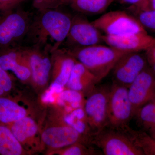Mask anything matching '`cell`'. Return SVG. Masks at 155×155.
I'll return each instance as SVG.
<instances>
[{"instance_id": "cell-6", "label": "cell", "mask_w": 155, "mask_h": 155, "mask_svg": "<svg viewBox=\"0 0 155 155\" xmlns=\"http://www.w3.org/2000/svg\"><path fill=\"white\" fill-rule=\"evenodd\" d=\"M110 90V87L105 85L96 86L87 94L84 110L92 137L107 127Z\"/></svg>"}, {"instance_id": "cell-23", "label": "cell", "mask_w": 155, "mask_h": 155, "mask_svg": "<svg viewBox=\"0 0 155 155\" xmlns=\"http://www.w3.org/2000/svg\"><path fill=\"white\" fill-rule=\"evenodd\" d=\"M70 113L64 118V122L72 126L79 133L92 138V135L84 109L77 108Z\"/></svg>"}, {"instance_id": "cell-24", "label": "cell", "mask_w": 155, "mask_h": 155, "mask_svg": "<svg viewBox=\"0 0 155 155\" xmlns=\"http://www.w3.org/2000/svg\"><path fill=\"white\" fill-rule=\"evenodd\" d=\"M128 12L137 18L147 32L155 34V10H141L130 7Z\"/></svg>"}, {"instance_id": "cell-15", "label": "cell", "mask_w": 155, "mask_h": 155, "mask_svg": "<svg viewBox=\"0 0 155 155\" xmlns=\"http://www.w3.org/2000/svg\"><path fill=\"white\" fill-rule=\"evenodd\" d=\"M104 43L116 50L126 52H144L155 45V37L148 32H139L121 36L103 35Z\"/></svg>"}, {"instance_id": "cell-30", "label": "cell", "mask_w": 155, "mask_h": 155, "mask_svg": "<svg viewBox=\"0 0 155 155\" xmlns=\"http://www.w3.org/2000/svg\"><path fill=\"white\" fill-rule=\"evenodd\" d=\"M24 0H0V11H4L14 9Z\"/></svg>"}, {"instance_id": "cell-8", "label": "cell", "mask_w": 155, "mask_h": 155, "mask_svg": "<svg viewBox=\"0 0 155 155\" xmlns=\"http://www.w3.org/2000/svg\"><path fill=\"white\" fill-rule=\"evenodd\" d=\"M103 35L82 14L72 16L69 34L64 41L68 49L85 47L104 42Z\"/></svg>"}, {"instance_id": "cell-17", "label": "cell", "mask_w": 155, "mask_h": 155, "mask_svg": "<svg viewBox=\"0 0 155 155\" xmlns=\"http://www.w3.org/2000/svg\"><path fill=\"white\" fill-rule=\"evenodd\" d=\"M97 84L94 75L77 61L66 86L69 89L88 94Z\"/></svg>"}, {"instance_id": "cell-34", "label": "cell", "mask_w": 155, "mask_h": 155, "mask_svg": "<svg viewBox=\"0 0 155 155\" xmlns=\"http://www.w3.org/2000/svg\"><path fill=\"white\" fill-rule=\"evenodd\" d=\"M147 132L149 134L153 137L155 138V126L151 128Z\"/></svg>"}, {"instance_id": "cell-7", "label": "cell", "mask_w": 155, "mask_h": 155, "mask_svg": "<svg viewBox=\"0 0 155 155\" xmlns=\"http://www.w3.org/2000/svg\"><path fill=\"white\" fill-rule=\"evenodd\" d=\"M92 144L105 155H144L122 131L107 128L93 136Z\"/></svg>"}, {"instance_id": "cell-21", "label": "cell", "mask_w": 155, "mask_h": 155, "mask_svg": "<svg viewBox=\"0 0 155 155\" xmlns=\"http://www.w3.org/2000/svg\"><path fill=\"white\" fill-rule=\"evenodd\" d=\"M123 133L132 140L144 155H155V138L144 130H134L129 127Z\"/></svg>"}, {"instance_id": "cell-28", "label": "cell", "mask_w": 155, "mask_h": 155, "mask_svg": "<svg viewBox=\"0 0 155 155\" xmlns=\"http://www.w3.org/2000/svg\"><path fill=\"white\" fill-rule=\"evenodd\" d=\"M68 0H33V7L38 11L46 9H58L67 5Z\"/></svg>"}, {"instance_id": "cell-33", "label": "cell", "mask_w": 155, "mask_h": 155, "mask_svg": "<svg viewBox=\"0 0 155 155\" xmlns=\"http://www.w3.org/2000/svg\"><path fill=\"white\" fill-rule=\"evenodd\" d=\"M134 8L141 9V10H144V9L155 10V0H146L145 2L139 8H135V7Z\"/></svg>"}, {"instance_id": "cell-3", "label": "cell", "mask_w": 155, "mask_h": 155, "mask_svg": "<svg viewBox=\"0 0 155 155\" xmlns=\"http://www.w3.org/2000/svg\"><path fill=\"white\" fill-rule=\"evenodd\" d=\"M13 9L0 14V50L17 46L30 28L32 19L29 13Z\"/></svg>"}, {"instance_id": "cell-22", "label": "cell", "mask_w": 155, "mask_h": 155, "mask_svg": "<svg viewBox=\"0 0 155 155\" xmlns=\"http://www.w3.org/2000/svg\"><path fill=\"white\" fill-rule=\"evenodd\" d=\"M134 118L144 131H147L155 126V94L139 110Z\"/></svg>"}, {"instance_id": "cell-11", "label": "cell", "mask_w": 155, "mask_h": 155, "mask_svg": "<svg viewBox=\"0 0 155 155\" xmlns=\"http://www.w3.org/2000/svg\"><path fill=\"white\" fill-rule=\"evenodd\" d=\"M22 48L29 62L31 81L38 87L46 86L51 74V53L37 46Z\"/></svg>"}, {"instance_id": "cell-26", "label": "cell", "mask_w": 155, "mask_h": 155, "mask_svg": "<svg viewBox=\"0 0 155 155\" xmlns=\"http://www.w3.org/2000/svg\"><path fill=\"white\" fill-rule=\"evenodd\" d=\"M81 93L72 90H66L60 93L58 99V104L59 105H65L66 103L71 104L72 109L80 108V103L82 100Z\"/></svg>"}, {"instance_id": "cell-32", "label": "cell", "mask_w": 155, "mask_h": 155, "mask_svg": "<svg viewBox=\"0 0 155 155\" xmlns=\"http://www.w3.org/2000/svg\"><path fill=\"white\" fill-rule=\"evenodd\" d=\"M55 94L53 91L48 89L45 92L42 97V100L45 103H53L55 101L54 94Z\"/></svg>"}, {"instance_id": "cell-5", "label": "cell", "mask_w": 155, "mask_h": 155, "mask_svg": "<svg viewBox=\"0 0 155 155\" xmlns=\"http://www.w3.org/2000/svg\"><path fill=\"white\" fill-rule=\"evenodd\" d=\"M92 22L101 32L109 36L147 32L137 18L127 11H110Z\"/></svg>"}, {"instance_id": "cell-12", "label": "cell", "mask_w": 155, "mask_h": 155, "mask_svg": "<svg viewBox=\"0 0 155 155\" xmlns=\"http://www.w3.org/2000/svg\"><path fill=\"white\" fill-rule=\"evenodd\" d=\"M53 81L49 88L54 93H61L67 85L77 60L67 49L59 48L51 53Z\"/></svg>"}, {"instance_id": "cell-13", "label": "cell", "mask_w": 155, "mask_h": 155, "mask_svg": "<svg viewBox=\"0 0 155 155\" xmlns=\"http://www.w3.org/2000/svg\"><path fill=\"white\" fill-rule=\"evenodd\" d=\"M128 92L134 116L155 94V74L148 66L134 81L128 88Z\"/></svg>"}, {"instance_id": "cell-18", "label": "cell", "mask_w": 155, "mask_h": 155, "mask_svg": "<svg viewBox=\"0 0 155 155\" xmlns=\"http://www.w3.org/2000/svg\"><path fill=\"white\" fill-rule=\"evenodd\" d=\"M27 114V110L11 97H0V123L9 125Z\"/></svg>"}, {"instance_id": "cell-14", "label": "cell", "mask_w": 155, "mask_h": 155, "mask_svg": "<svg viewBox=\"0 0 155 155\" xmlns=\"http://www.w3.org/2000/svg\"><path fill=\"white\" fill-rule=\"evenodd\" d=\"M0 66L13 72L21 81H31L29 62L22 47L17 46L0 50Z\"/></svg>"}, {"instance_id": "cell-9", "label": "cell", "mask_w": 155, "mask_h": 155, "mask_svg": "<svg viewBox=\"0 0 155 155\" xmlns=\"http://www.w3.org/2000/svg\"><path fill=\"white\" fill-rule=\"evenodd\" d=\"M147 67L144 52L125 53L119 58L112 69L113 82L128 88Z\"/></svg>"}, {"instance_id": "cell-2", "label": "cell", "mask_w": 155, "mask_h": 155, "mask_svg": "<svg viewBox=\"0 0 155 155\" xmlns=\"http://www.w3.org/2000/svg\"><path fill=\"white\" fill-rule=\"evenodd\" d=\"M67 49L94 75L98 83L112 71L119 58L127 53L101 44Z\"/></svg>"}, {"instance_id": "cell-25", "label": "cell", "mask_w": 155, "mask_h": 155, "mask_svg": "<svg viewBox=\"0 0 155 155\" xmlns=\"http://www.w3.org/2000/svg\"><path fill=\"white\" fill-rule=\"evenodd\" d=\"M50 153L61 155H103L101 151L83 143H76L63 148L51 152Z\"/></svg>"}, {"instance_id": "cell-20", "label": "cell", "mask_w": 155, "mask_h": 155, "mask_svg": "<svg viewBox=\"0 0 155 155\" xmlns=\"http://www.w3.org/2000/svg\"><path fill=\"white\" fill-rule=\"evenodd\" d=\"M115 0H68L67 5L81 14H102Z\"/></svg>"}, {"instance_id": "cell-4", "label": "cell", "mask_w": 155, "mask_h": 155, "mask_svg": "<svg viewBox=\"0 0 155 155\" xmlns=\"http://www.w3.org/2000/svg\"><path fill=\"white\" fill-rule=\"evenodd\" d=\"M108 128L124 132L134 114L128 88L113 82L110 87L108 107Z\"/></svg>"}, {"instance_id": "cell-19", "label": "cell", "mask_w": 155, "mask_h": 155, "mask_svg": "<svg viewBox=\"0 0 155 155\" xmlns=\"http://www.w3.org/2000/svg\"><path fill=\"white\" fill-rule=\"evenodd\" d=\"M27 153L8 126L0 123V155H23Z\"/></svg>"}, {"instance_id": "cell-16", "label": "cell", "mask_w": 155, "mask_h": 155, "mask_svg": "<svg viewBox=\"0 0 155 155\" xmlns=\"http://www.w3.org/2000/svg\"><path fill=\"white\" fill-rule=\"evenodd\" d=\"M7 125L26 151L35 150L38 147V145L41 143L39 140L41 139L38 137V126L31 117L26 116Z\"/></svg>"}, {"instance_id": "cell-29", "label": "cell", "mask_w": 155, "mask_h": 155, "mask_svg": "<svg viewBox=\"0 0 155 155\" xmlns=\"http://www.w3.org/2000/svg\"><path fill=\"white\" fill-rule=\"evenodd\" d=\"M148 66L155 74V45L144 51Z\"/></svg>"}, {"instance_id": "cell-27", "label": "cell", "mask_w": 155, "mask_h": 155, "mask_svg": "<svg viewBox=\"0 0 155 155\" xmlns=\"http://www.w3.org/2000/svg\"><path fill=\"white\" fill-rule=\"evenodd\" d=\"M14 87L13 78L8 71L0 66V97H11L10 94Z\"/></svg>"}, {"instance_id": "cell-10", "label": "cell", "mask_w": 155, "mask_h": 155, "mask_svg": "<svg viewBox=\"0 0 155 155\" xmlns=\"http://www.w3.org/2000/svg\"><path fill=\"white\" fill-rule=\"evenodd\" d=\"M42 143L50 149L60 150L76 143L92 144V138L64 123L45 128L41 134Z\"/></svg>"}, {"instance_id": "cell-1", "label": "cell", "mask_w": 155, "mask_h": 155, "mask_svg": "<svg viewBox=\"0 0 155 155\" xmlns=\"http://www.w3.org/2000/svg\"><path fill=\"white\" fill-rule=\"evenodd\" d=\"M38 11L32 19L27 35L32 45L43 48L51 54L66 40L72 16L58 8Z\"/></svg>"}, {"instance_id": "cell-31", "label": "cell", "mask_w": 155, "mask_h": 155, "mask_svg": "<svg viewBox=\"0 0 155 155\" xmlns=\"http://www.w3.org/2000/svg\"><path fill=\"white\" fill-rule=\"evenodd\" d=\"M122 4L129 5L130 7L139 8L143 4L146 0H115Z\"/></svg>"}]
</instances>
